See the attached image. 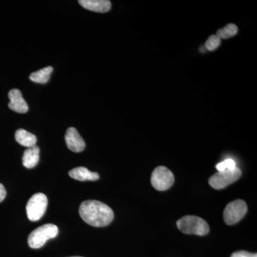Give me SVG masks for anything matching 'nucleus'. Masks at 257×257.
<instances>
[{
  "label": "nucleus",
  "instance_id": "nucleus-1",
  "mask_svg": "<svg viewBox=\"0 0 257 257\" xmlns=\"http://www.w3.org/2000/svg\"><path fill=\"white\" fill-rule=\"evenodd\" d=\"M79 215L88 224L94 227H104L114 219V211L104 203L96 200L82 202L79 209Z\"/></svg>",
  "mask_w": 257,
  "mask_h": 257
},
{
  "label": "nucleus",
  "instance_id": "nucleus-2",
  "mask_svg": "<svg viewBox=\"0 0 257 257\" xmlns=\"http://www.w3.org/2000/svg\"><path fill=\"white\" fill-rule=\"evenodd\" d=\"M177 226L184 234L204 236L209 232V226L207 221L197 216H183L177 221Z\"/></svg>",
  "mask_w": 257,
  "mask_h": 257
},
{
  "label": "nucleus",
  "instance_id": "nucleus-3",
  "mask_svg": "<svg viewBox=\"0 0 257 257\" xmlns=\"http://www.w3.org/2000/svg\"><path fill=\"white\" fill-rule=\"evenodd\" d=\"M58 233V227L55 224H47L39 226L29 235V246L32 248H41L48 240L55 238Z\"/></svg>",
  "mask_w": 257,
  "mask_h": 257
},
{
  "label": "nucleus",
  "instance_id": "nucleus-4",
  "mask_svg": "<svg viewBox=\"0 0 257 257\" xmlns=\"http://www.w3.org/2000/svg\"><path fill=\"white\" fill-rule=\"evenodd\" d=\"M48 199L42 193L34 194L27 204L26 211L28 219L32 221L40 220L46 212Z\"/></svg>",
  "mask_w": 257,
  "mask_h": 257
},
{
  "label": "nucleus",
  "instance_id": "nucleus-5",
  "mask_svg": "<svg viewBox=\"0 0 257 257\" xmlns=\"http://www.w3.org/2000/svg\"><path fill=\"white\" fill-rule=\"evenodd\" d=\"M175 183V176L167 167L160 166L153 171L151 177V184L154 188L158 191H165L170 189Z\"/></svg>",
  "mask_w": 257,
  "mask_h": 257
},
{
  "label": "nucleus",
  "instance_id": "nucleus-6",
  "mask_svg": "<svg viewBox=\"0 0 257 257\" xmlns=\"http://www.w3.org/2000/svg\"><path fill=\"white\" fill-rule=\"evenodd\" d=\"M241 175V171L238 167L234 170H224L218 172L211 176L209 179V184L216 189H224L229 184L237 181Z\"/></svg>",
  "mask_w": 257,
  "mask_h": 257
},
{
  "label": "nucleus",
  "instance_id": "nucleus-7",
  "mask_svg": "<svg viewBox=\"0 0 257 257\" xmlns=\"http://www.w3.org/2000/svg\"><path fill=\"white\" fill-rule=\"evenodd\" d=\"M247 212V205L241 199L233 201L227 204L224 211V222L233 225L239 222Z\"/></svg>",
  "mask_w": 257,
  "mask_h": 257
},
{
  "label": "nucleus",
  "instance_id": "nucleus-8",
  "mask_svg": "<svg viewBox=\"0 0 257 257\" xmlns=\"http://www.w3.org/2000/svg\"><path fill=\"white\" fill-rule=\"evenodd\" d=\"M65 142L69 150L73 152H82L85 148V143L78 131L74 127H69L66 132Z\"/></svg>",
  "mask_w": 257,
  "mask_h": 257
},
{
  "label": "nucleus",
  "instance_id": "nucleus-9",
  "mask_svg": "<svg viewBox=\"0 0 257 257\" xmlns=\"http://www.w3.org/2000/svg\"><path fill=\"white\" fill-rule=\"evenodd\" d=\"M8 96L10 100L8 106L10 109L20 114L28 112L29 109L28 103L25 100L22 92L19 89H12L10 91Z\"/></svg>",
  "mask_w": 257,
  "mask_h": 257
},
{
  "label": "nucleus",
  "instance_id": "nucleus-10",
  "mask_svg": "<svg viewBox=\"0 0 257 257\" xmlns=\"http://www.w3.org/2000/svg\"><path fill=\"white\" fill-rule=\"evenodd\" d=\"M79 3L84 9L100 13H107L111 6L109 0H79Z\"/></svg>",
  "mask_w": 257,
  "mask_h": 257
},
{
  "label": "nucleus",
  "instance_id": "nucleus-11",
  "mask_svg": "<svg viewBox=\"0 0 257 257\" xmlns=\"http://www.w3.org/2000/svg\"><path fill=\"white\" fill-rule=\"evenodd\" d=\"M69 175L72 178L81 182L96 181L99 179V174L90 172L88 169L83 167H77L69 171Z\"/></svg>",
  "mask_w": 257,
  "mask_h": 257
},
{
  "label": "nucleus",
  "instance_id": "nucleus-12",
  "mask_svg": "<svg viewBox=\"0 0 257 257\" xmlns=\"http://www.w3.org/2000/svg\"><path fill=\"white\" fill-rule=\"evenodd\" d=\"M40 150L39 147H30L24 152L23 162L24 167L28 169H32L37 166L40 160Z\"/></svg>",
  "mask_w": 257,
  "mask_h": 257
},
{
  "label": "nucleus",
  "instance_id": "nucleus-13",
  "mask_svg": "<svg viewBox=\"0 0 257 257\" xmlns=\"http://www.w3.org/2000/svg\"><path fill=\"white\" fill-rule=\"evenodd\" d=\"M15 140L20 145L28 148L35 146L37 142V137L35 135L23 128H20L15 133Z\"/></svg>",
  "mask_w": 257,
  "mask_h": 257
},
{
  "label": "nucleus",
  "instance_id": "nucleus-14",
  "mask_svg": "<svg viewBox=\"0 0 257 257\" xmlns=\"http://www.w3.org/2000/svg\"><path fill=\"white\" fill-rule=\"evenodd\" d=\"M53 72V67H47L30 74V79L39 84H45L50 80V75Z\"/></svg>",
  "mask_w": 257,
  "mask_h": 257
},
{
  "label": "nucleus",
  "instance_id": "nucleus-15",
  "mask_svg": "<svg viewBox=\"0 0 257 257\" xmlns=\"http://www.w3.org/2000/svg\"><path fill=\"white\" fill-rule=\"evenodd\" d=\"M238 32V28L234 24H229L224 28L218 30L216 36L220 39H228L234 36Z\"/></svg>",
  "mask_w": 257,
  "mask_h": 257
},
{
  "label": "nucleus",
  "instance_id": "nucleus-16",
  "mask_svg": "<svg viewBox=\"0 0 257 257\" xmlns=\"http://www.w3.org/2000/svg\"><path fill=\"white\" fill-rule=\"evenodd\" d=\"M221 44V39L216 35H211L206 42L205 47L209 51L215 50Z\"/></svg>",
  "mask_w": 257,
  "mask_h": 257
},
{
  "label": "nucleus",
  "instance_id": "nucleus-17",
  "mask_svg": "<svg viewBox=\"0 0 257 257\" xmlns=\"http://www.w3.org/2000/svg\"><path fill=\"white\" fill-rule=\"evenodd\" d=\"M236 163L234 160L231 159H226L224 162H221L220 163L217 164L216 166V170L218 172H222L224 170H234L236 168Z\"/></svg>",
  "mask_w": 257,
  "mask_h": 257
},
{
  "label": "nucleus",
  "instance_id": "nucleus-18",
  "mask_svg": "<svg viewBox=\"0 0 257 257\" xmlns=\"http://www.w3.org/2000/svg\"><path fill=\"white\" fill-rule=\"evenodd\" d=\"M231 257H257V254L256 253H250L248 251L241 250V251H238L233 253L231 255Z\"/></svg>",
  "mask_w": 257,
  "mask_h": 257
},
{
  "label": "nucleus",
  "instance_id": "nucleus-19",
  "mask_svg": "<svg viewBox=\"0 0 257 257\" xmlns=\"http://www.w3.org/2000/svg\"><path fill=\"white\" fill-rule=\"evenodd\" d=\"M7 195L6 189H5L4 185L0 184V202H3L5 199Z\"/></svg>",
  "mask_w": 257,
  "mask_h": 257
},
{
  "label": "nucleus",
  "instance_id": "nucleus-20",
  "mask_svg": "<svg viewBox=\"0 0 257 257\" xmlns=\"http://www.w3.org/2000/svg\"><path fill=\"white\" fill-rule=\"evenodd\" d=\"M71 257H82V256H71Z\"/></svg>",
  "mask_w": 257,
  "mask_h": 257
}]
</instances>
